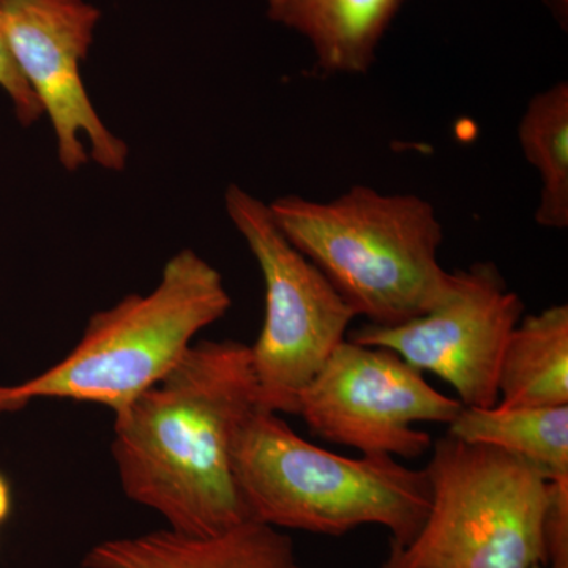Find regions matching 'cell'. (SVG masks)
I'll return each mask as SVG.
<instances>
[{
    "label": "cell",
    "instance_id": "obj_1",
    "mask_svg": "<svg viewBox=\"0 0 568 568\" xmlns=\"http://www.w3.org/2000/svg\"><path fill=\"white\" fill-rule=\"evenodd\" d=\"M257 407L250 346L193 343L166 376L114 416L111 454L123 493L185 536H215L246 521L234 444Z\"/></svg>",
    "mask_w": 568,
    "mask_h": 568
},
{
    "label": "cell",
    "instance_id": "obj_2",
    "mask_svg": "<svg viewBox=\"0 0 568 568\" xmlns=\"http://www.w3.org/2000/svg\"><path fill=\"white\" fill-rule=\"evenodd\" d=\"M268 209L291 244L369 324L406 323L452 290L454 272L439 261L443 224L416 194L355 185L335 200L283 196Z\"/></svg>",
    "mask_w": 568,
    "mask_h": 568
},
{
    "label": "cell",
    "instance_id": "obj_3",
    "mask_svg": "<svg viewBox=\"0 0 568 568\" xmlns=\"http://www.w3.org/2000/svg\"><path fill=\"white\" fill-rule=\"evenodd\" d=\"M234 476L254 521L332 537L381 526L392 547L417 536L432 499L425 469L388 455L342 457L261 407L235 439Z\"/></svg>",
    "mask_w": 568,
    "mask_h": 568
},
{
    "label": "cell",
    "instance_id": "obj_4",
    "mask_svg": "<svg viewBox=\"0 0 568 568\" xmlns=\"http://www.w3.org/2000/svg\"><path fill=\"white\" fill-rule=\"evenodd\" d=\"M233 305L222 274L193 250L164 264L160 283L91 316L61 362L24 383L0 386V414L36 399H70L121 414L166 376L200 332Z\"/></svg>",
    "mask_w": 568,
    "mask_h": 568
},
{
    "label": "cell",
    "instance_id": "obj_5",
    "mask_svg": "<svg viewBox=\"0 0 568 568\" xmlns=\"http://www.w3.org/2000/svg\"><path fill=\"white\" fill-rule=\"evenodd\" d=\"M425 467L429 510L383 568H532L545 564L549 478L526 459L447 435Z\"/></svg>",
    "mask_w": 568,
    "mask_h": 568
},
{
    "label": "cell",
    "instance_id": "obj_6",
    "mask_svg": "<svg viewBox=\"0 0 568 568\" xmlns=\"http://www.w3.org/2000/svg\"><path fill=\"white\" fill-rule=\"evenodd\" d=\"M224 205L265 284L264 324L250 346L257 405L295 416L302 390L345 342L357 315L327 276L291 244L268 204L230 185Z\"/></svg>",
    "mask_w": 568,
    "mask_h": 568
},
{
    "label": "cell",
    "instance_id": "obj_7",
    "mask_svg": "<svg viewBox=\"0 0 568 568\" xmlns=\"http://www.w3.org/2000/svg\"><path fill=\"white\" fill-rule=\"evenodd\" d=\"M462 407L394 351L346 338L302 390L295 416L316 436L362 455L418 458L433 439L416 425H448Z\"/></svg>",
    "mask_w": 568,
    "mask_h": 568
},
{
    "label": "cell",
    "instance_id": "obj_8",
    "mask_svg": "<svg viewBox=\"0 0 568 568\" xmlns=\"http://www.w3.org/2000/svg\"><path fill=\"white\" fill-rule=\"evenodd\" d=\"M525 302L499 267L476 263L454 272L446 297L424 315L396 325L366 323L347 334L358 345L386 347L457 392L465 407L495 406L500 362Z\"/></svg>",
    "mask_w": 568,
    "mask_h": 568
},
{
    "label": "cell",
    "instance_id": "obj_9",
    "mask_svg": "<svg viewBox=\"0 0 568 568\" xmlns=\"http://www.w3.org/2000/svg\"><path fill=\"white\" fill-rule=\"evenodd\" d=\"M11 58L50 118L59 162L78 171L92 159L122 171L129 148L104 125L85 92L81 65L100 10L85 0H0Z\"/></svg>",
    "mask_w": 568,
    "mask_h": 568
},
{
    "label": "cell",
    "instance_id": "obj_10",
    "mask_svg": "<svg viewBox=\"0 0 568 568\" xmlns=\"http://www.w3.org/2000/svg\"><path fill=\"white\" fill-rule=\"evenodd\" d=\"M84 568H306L293 538L274 526L246 519L215 536L164 529L114 538L91 548Z\"/></svg>",
    "mask_w": 568,
    "mask_h": 568
},
{
    "label": "cell",
    "instance_id": "obj_11",
    "mask_svg": "<svg viewBox=\"0 0 568 568\" xmlns=\"http://www.w3.org/2000/svg\"><path fill=\"white\" fill-rule=\"evenodd\" d=\"M406 0H267L268 17L302 33L328 73L364 74Z\"/></svg>",
    "mask_w": 568,
    "mask_h": 568
},
{
    "label": "cell",
    "instance_id": "obj_12",
    "mask_svg": "<svg viewBox=\"0 0 568 568\" xmlns=\"http://www.w3.org/2000/svg\"><path fill=\"white\" fill-rule=\"evenodd\" d=\"M497 390V406H568L567 304L521 317L504 351Z\"/></svg>",
    "mask_w": 568,
    "mask_h": 568
},
{
    "label": "cell",
    "instance_id": "obj_13",
    "mask_svg": "<svg viewBox=\"0 0 568 568\" xmlns=\"http://www.w3.org/2000/svg\"><path fill=\"white\" fill-rule=\"evenodd\" d=\"M447 426V435L526 459L549 480L568 476V406H463Z\"/></svg>",
    "mask_w": 568,
    "mask_h": 568
},
{
    "label": "cell",
    "instance_id": "obj_14",
    "mask_svg": "<svg viewBox=\"0 0 568 568\" xmlns=\"http://www.w3.org/2000/svg\"><path fill=\"white\" fill-rule=\"evenodd\" d=\"M526 160L541 179L536 222L549 230L568 227V84L560 81L530 100L518 125Z\"/></svg>",
    "mask_w": 568,
    "mask_h": 568
},
{
    "label": "cell",
    "instance_id": "obj_15",
    "mask_svg": "<svg viewBox=\"0 0 568 568\" xmlns=\"http://www.w3.org/2000/svg\"><path fill=\"white\" fill-rule=\"evenodd\" d=\"M544 544L545 566L568 567V476L549 480Z\"/></svg>",
    "mask_w": 568,
    "mask_h": 568
},
{
    "label": "cell",
    "instance_id": "obj_16",
    "mask_svg": "<svg viewBox=\"0 0 568 568\" xmlns=\"http://www.w3.org/2000/svg\"><path fill=\"white\" fill-rule=\"evenodd\" d=\"M0 88L6 91L14 108V114L22 125H32L43 115L39 100L31 85L22 78L17 63L11 58L9 43L2 24V3H0Z\"/></svg>",
    "mask_w": 568,
    "mask_h": 568
},
{
    "label": "cell",
    "instance_id": "obj_17",
    "mask_svg": "<svg viewBox=\"0 0 568 568\" xmlns=\"http://www.w3.org/2000/svg\"><path fill=\"white\" fill-rule=\"evenodd\" d=\"M13 510V493H11V485L9 478L0 473V525L6 523Z\"/></svg>",
    "mask_w": 568,
    "mask_h": 568
},
{
    "label": "cell",
    "instance_id": "obj_18",
    "mask_svg": "<svg viewBox=\"0 0 568 568\" xmlns=\"http://www.w3.org/2000/svg\"><path fill=\"white\" fill-rule=\"evenodd\" d=\"M532 568H568V567H549V566H545V564H537V566H534Z\"/></svg>",
    "mask_w": 568,
    "mask_h": 568
}]
</instances>
